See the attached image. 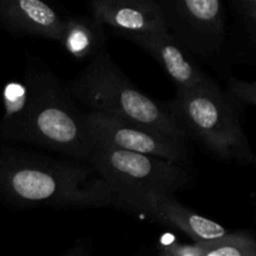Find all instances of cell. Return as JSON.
Segmentation results:
<instances>
[{"label": "cell", "instance_id": "cell-1", "mask_svg": "<svg viewBox=\"0 0 256 256\" xmlns=\"http://www.w3.org/2000/svg\"><path fill=\"white\" fill-rule=\"evenodd\" d=\"M0 142H24L86 162L94 148L86 120L74 98L50 68L25 52L22 82L2 90Z\"/></svg>", "mask_w": 256, "mask_h": 256}, {"label": "cell", "instance_id": "cell-2", "mask_svg": "<svg viewBox=\"0 0 256 256\" xmlns=\"http://www.w3.org/2000/svg\"><path fill=\"white\" fill-rule=\"evenodd\" d=\"M0 199L14 209L110 208L112 189L88 162L0 142Z\"/></svg>", "mask_w": 256, "mask_h": 256}, {"label": "cell", "instance_id": "cell-3", "mask_svg": "<svg viewBox=\"0 0 256 256\" xmlns=\"http://www.w3.org/2000/svg\"><path fill=\"white\" fill-rule=\"evenodd\" d=\"M72 96L90 110L114 119L149 128L179 142H190L164 102L138 89L106 50L90 60L68 85Z\"/></svg>", "mask_w": 256, "mask_h": 256}, {"label": "cell", "instance_id": "cell-4", "mask_svg": "<svg viewBox=\"0 0 256 256\" xmlns=\"http://www.w3.org/2000/svg\"><path fill=\"white\" fill-rule=\"evenodd\" d=\"M188 139L199 142L222 162H254L242 122V104L215 80L189 90H176L164 102Z\"/></svg>", "mask_w": 256, "mask_h": 256}, {"label": "cell", "instance_id": "cell-5", "mask_svg": "<svg viewBox=\"0 0 256 256\" xmlns=\"http://www.w3.org/2000/svg\"><path fill=\"white\" fill-rule=\"evenodd\" d=\"M88 164L110 189L156 190L175 195L192 182L188 165L94 144Z\"/></svg>", "mask_w": 256, "mask_h": 256}, {"label": "cell", "instance_id": "cell-6", "mask_svg": "<svg viewBox=\"0 0 256 256\" xmlns=\"http://www.w3.org/2000/svg\"><path fill=\"white\" fill-rule=\"evenodd\" d=\"M110 208L176 230L194 244H205L229 234L219 222L184 206L172 194L156 190L112 189Z\"/></svg>", "mask_w": 256, "mask_h": 256}, {"label": "cell", "instance_id": "cell-7", "mask_svg": "<svg viewBox=\"0 0 256 256\" xmlns=\"http://www.w3.org/2000/svg\"><path fill=\"white\" fill-rule=\"evenodd\" d=\"M166 30L192 58H210L226 40V10L222 0H159Z\"/></svg>", "mask_w": 256, "mask_h": 256}, {"label": "cell", "instance_id": "cell-8", "mask_svg": "<svg viewBox=\"0 0 256 256\" xmlns=\"http://www.w3.org/2000/svg\"><path fill=\"white\" fill-rule=\"evenodd\" d=\"M85 120L92 144L150 155L180 164H190V142H179L149 128L96 112H88Z\"/></svg>", "mask_w": 256, "mask_h": 256}, {"label": "cell", "instance_id": "cell-9", "mask_svg": "<svg viewBox=\"0 0 256 256\" xmlns=\"http://www.w3.org/2000/svg\"><path fill=\"white\" fill-rule=\"evenodd\" d=\"M89 8L105 29L128 42L168 32L159 0H94Z\"/></svg>", "mask_w": 256, "mask_h": 256}, {"label": "cell", "instance_id": "cell-10", "mask_svg": "<svg viewBox=\"0 0 256 256\" xmlns=\"http://www.w3.org/2000/svg\"><path fill=\"white\" fill-rule=\"evenodd\" d=\"M65 18L42 0H0V28L15 35L59 42Z\"/></svg>", "mask_w": 256, "mask_h": 256}, {"label": "cell", "instance_id": "cell-11", "mask_svg": "<svg viewBox=\"0 0 256 256\" xmlns=\"http://www.w3.org/2000/svg\"><path fill=\"white\" fill-rule=\"evenodd\" d=\"M129 42L144 50L165 70L176 90L194 89L212 80L168 32L134 38Z\"/></svg>", "mask_w": 256, "mask_h": 256}, {"label": "cell", "instance_id": "cell-12", "mask_svg": "<svg viewBox=\"0 0 256 256\" xmlns=\"http://www.w3.org/2000/svg\"><path fill=\"white\" fill-rule=\"evenodd\" d=\"M106 29L92 14L68 15L60 44L72 58L94 59L105 50Z\"/></svg>", "mask_w": 256, "mask_h": 256}, {"label": "cell", "instance_id": "cell-13", "mask_svg": "<svg viewBox=\"0 0 256 256\" xmlns=\"http://www.w3.org/2000/svg\"><path fill=\"white\" fill-rule=\"evenodd\" d=\"M196 246L199 256H256V239L242 230Z\"/></svg>", "mask_w": 256, "mask_h": 256}, {"label": "cell", "instance_id": "cell-14", "mask_svg": "<svg viewBox=\"0 0 256 256\" xmlns=\"http://www.w3.org/2000/svg\"><path fill=\"white\" fill-rule=\"evenodd\" d=\"M226 90L239 104L256 106V80H245L230 78L226 82Z\"/></svg>", "mask_w": 256, "mask_h": 256}, {"label": "cell", "instance_id": "cell-15", "mask_svg": "<svg viewBox=\"0 0 256 256\" xmlns=\"http://www.w3.org/2000/svg\"><path fill=\"white\" fill-rule=\"evenodd\" d=\"M240 24L242 25L245 35L248 39V45L252 50V62H256V19L252 20H239Z\"/></svg>", "mask_w": 256, "mask_h": 256}, {"label": "cell", "instance_id": "cell-16", "mask_svg": "<svg viewBox=\"0 0 256 256\" xmlns=\"http://www.w3.org/2000/svg\"><path fill=\"white\" fill-rule=\"evenodd\" d=\"M90 252H92L90 239H80L75 242V244L69 248L62 256H86Z\"/></svg>", "mask_w": 256, "mask_h": 256}, {"label": "cell", "instance_id": "cell-17", "mask_svg": "<svg viewBox=\"0 0 256 256\" xmlns=\"http://www.w3.org/2000/svg\"><path fill=\"white\" fill-rule=\"evenodd\" d=\"M86 256H92V252H89V254H88Z\"/></svg>", "mask_w": 256, "mask_h": 256}, {"label": "cell", "instance_id": "cell-18", "mask_svg": "<svg viewBox=\"0 0 256 256\" xmlns=\"http://www.w3.org/2000/svg\"><path fill=\"white\" fill-rule=\"evenodd\" d=\"M254 162H255V165H256V156H254Z\"/></svg>", "mask_w": 256, "mask_h": 256}]
</instances>
